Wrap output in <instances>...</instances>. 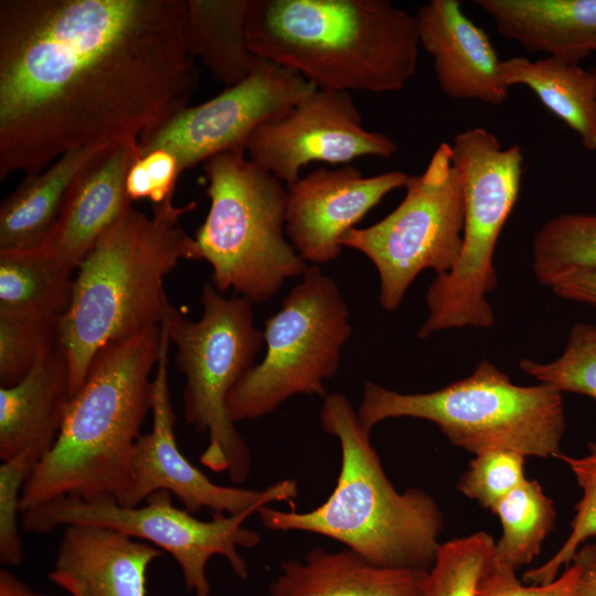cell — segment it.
<instances>
[{"mask_svg":"<svg viewBox=\"0 0 596 596\" xmlns=\"http://www.w3.org/2000/svg\"><path fill=\"white\" fill-rule=\"evenodd\" d=\"M578 570L571 563L554 581L524 585L515 570L494 553L477 589V596H577Z\"/></svg>","mask_w":596,"mask_h":596,"instance_id":"cell-36","label":"cell"},{"mask_svg":"<svg viewBox=\"0 0 596 596\" xmlns=\"http://www.w3.org/2000/svg\"><path fill=\"white\" fill-rule=\"evenodd\" d=\"M248 3L249 0H187L188 52L226 87L245 79L258 58L247 42Z\"/></svg>","mask_w":596,"mask_h":596,"instance_id":"cell-25","label":"cell"},{"mask_svg":"<svg viewBox=\"0 0 596 596\" xmlns=\"http://www.w3.org/2000/svg\"><path fill=\"white\" fill-rule=\"evenodd\" d=\"M594 77H595V82H596V68L592 72Z\"/></svg>","mask_w":596,"mask_h":596,"instance_id":"cell-40","label":"cell"},{"mask_svg":"<svg viewBox=\"0 0 596 596\" xmlns=\"http://www.w3.org/2000/svg\"><path fill=\"white\" fill-rule=\"evenodd\" d=\"M253 513H212L211 520L203 521L177 508L170 492L159 490L146 499L145 505L132 508L111 499L60 497L24 511L22 525L26 532L49 533L58 526L93 524L146 540L175 560L190 593L211 596L206 576L211 557H224L237 577H248L247 563L238 549H253L260 543L256 531L243 526Z\"/></svg>","mask_w":596,"mask_h":596,"instance_id":"cell-12","label":"cell"},{"mask_svg":"<svg viewBox=\"0 0 596 596\" xmlns=\"http://www.w3.org/2000/svg\"><path fill=\"white\" fill-rule=\"evenodd\" d=\"M358 415L370 432L389 418L414 417L434 423L473 455L508 449L542 459L561 453L566 426L561 392L543 383L517 385L488 360L429 393H398L366 381Z\"/></svg>","mask_w":596,"mask_h":596,"instance_id":"cell-6","label":"cell"},{"mask_svg":"<svg viewBox=\"0 0 596 596\" xmlns=\"http://www.w3.org/2000/svg\"><path fill=\"white\" fill-rule=\"evenodd\" d=\"M428 571L376 566L347 549H311L289 560L269 585L270 596H422Z\"/></svg>","mask_w":596,"mask_h":596,"instance_id":"cell-22","label":"cell"},{"mask_svg":"<svg viewBox=\"0 0 596 596\" xmlns=\"http://www.w3.org/2000/svg\"><path fill=\"white\" fill-rule=\"evenodd\" d=\"M246 34L259 58L318 88L391 93L416 74V17L389 0H249Z\"/></svg>","mask_w":596,"mask_h":596,"instance_id":"cell-2","label":"cell"},{"mask_svg":"<svg viewBox=\"0 0 596 596\" xmlns=\"http://www.w3.org/2000/svg\"><path fill=\"white\" fill-rule=\"evenodd\" d=\"M501 77L508 88L529 87L577 135L585 149L596 150V82L592 72L553 57L531 61L515 56L502 61Z\"/></svg>","mask_w":596,"mask_h":596,"instance_id":"cell-24","label":"cell"},{"mask_svg":"<svg viewBox=\"0 0 596 596\" xmlns=\"http://www.w3.org/2000/svg\"><path fill=\"white\" fill-rule=\"evenodd\" d=\"M58 319L0 310V387L21 381L41 353L58 339Z\"/></svg>","mask_w":596,"mask_h":596,"instance_id":"cell-32","label":"cell"},{"mask_svg":"<svg viewBox=\"0 0 596 596\" xmlns=\"http://www.w3.org/2000/svg\"><path fill=\"white\" fill-rule=\"evenodd\" d=\"M499 518L501 536L494 555L515 571L541 553L542 544L554 530L555 502L534 479H525L491 510Z\"/></svg>","mask_w":596,"mask_h":596,"instance_id":"cell-27","label":"cell"},{"mask_svg":"<svg viewBox=\"0 0 596 596\" xmlns=\"http://www.w3.org/2000/svg\"><path fill=\"white\" fill-rule=\"evenodd\" d=\"M396 142L362 126L350 92L316 88L284 117L263 124L251 137L249 160L287 185L312 161L349 164L361 157L391 158Z\"/></svg>","mask_w":596,"mask_h":596,"instance_id":"cell-15","label":"cell"},{"mask_svg":"<svg viewBox=\"0 0 596 596\" xmlns=\"http://www.w3.org/2000/svg\"><path fill=\"white\" fill-rule=\"evenodd\" d=\"M419 45L433 57L438 86L451 99L503 104L509 88L503 60L487 32L469 19L457 0H432L417 10Z\"/></svg>","mask_w":596,"mask_h":596,"instance_id":"cell-17","label":"cell"},{"mask_svg":"<svg viewBox=\"0 0 596 596\" xmlns=\"http://www.w3.org/2000/svg\"><path fill=\"white\" fill-rule=\"evenodd\" d=\"M187 0H1L0 181L139 140L188 106Z\"/></svg>","mask_w":596,"mask_h":596,"instance_id":"cell-1","label":"cell"},{"mask_svg":"<svg viewBox=\"0 0 596 596\" xmlns=\"http://www.w3.org/2000/svg\"><path fill=\"white\" fill-rule=\"evenodd\" d=\"M578 269H596V214L554 216L534 236V275L550 287Z\"/></svg>","mask_w":596,"mask_h":596,"instance_id":"cell-28","label":"cell"},{"mask_svg":"<svg viewBox=\"0 0 596 596\" xmlns=\"http://www.w3.org/2000/svg\"><path fill=\"white\" fill-rule=\"evenodd\" d=\"M73 272L41 248L0 253V310L62 317Z\"/></svg>","mask_w":596,"mask_h":596,"instance_id":"cell-26","label":"cell"},{"mask_svg":"<svg viewBox=\"0 0 596 596\" xmlns=\"http://www.w3.org/2000/svg\"><path fill=\"white\" fill-rule=\"evenodd\" d=\"M521 370L540 383L564 392L585 395L596 402V326L573 324L563 353L554 361H520Z\"/></svg>","mask_w":596,"mask_h":596,"instance_id":"cell-31","label":"cell"},{"mask_svg":"<svg viewBox=\"0 0 596 596\" xmlns=\"http://www.w3.org/2000/svg\"><path fill=\"white\" fill-rule=\"evenodd\" d=\"M405 189L390 214L349 230L340 241L372 262L380 277L379 301L387 311L398 309L422 272L449 273L462 247L464 191L451 145L441 142L425 170L409 175Z\"/></svg>","mask_w":596,"mask_h":596,"instance_id":"cell-11","label":"cell"},{"mask_svg":"<svg viewBox=\"0 0 596 596\" xmlns=\"http://www.w3.org/2000/svg\"><path fill=\"white\" fill-rule=\"evenodd\" d=\"M203 172L210 209L193 236V260L210 264L219 292L264 302L308 267L286 238L287 189L242 153L216 155Z\"/></svg>","mask_w":596,"mask_h":596,"instance_id":"cell-7","label":"cell"},{"mask_svg":"<svg viewBox=\"0 0 596 596\" xmlns=\"http://www.w3.org/2000/svg\"><path fill=\"white\" fill-rule=\"evenodd\" d=\"M203 313L189 320L172 305L167 313L175 365L185 377L184 419L209 443L200 462L226 472L235 483L251 472L252 455L226 412V398L241 376L254 365L265 344L254 322L253 304L241 296L223 297L209 283L202 292Z\"/></svg>","mask_w":596,"mask_h":596,"instance_id":"cell-9","label":"cell"},{"mask_svg":"<svg viewBox=\"0 0 596 596\" xmlns=\"http://www.w3.org/2000/svg\"><path fill=\"white\" fill-rule=\"evenodd\" d=\"M525 456L508 449L488 450L471 459L457 489L480 507L492 508L525 479Z\"/></svg>","mask_w":596,"mask_h":596,"instance_id":"cell-33","label":"cell"},{"mask_svg":"<svg viewBox=\"0 0 596 596\" xmlns=\"http://www.w3.org/2000/svg\"><path fill=\"white\" fill-rule=\"evenodd\" d=\"M571 563L578 570L577 596H596V542L582 545Z\"/></svg>","mask_w":596,"mask_h":596,"instance_id":"cell-38","label":"cell"},{"mask_svg":"<svg viewBox=\"0 0 596 596\" xmlns=\"http://www.w3.org/2000/svg\"><path fill=\"white\" fill-rule=\"evenodd\" d=\"M494 544L493 538L483 531L440 543L422 596H477Z\"/></svg>","mask_w":596,"mask_h":596,"instance_id":"cell-29","label":"cell"},{"mask_svg":"<svg viewBox=\"0 0 596 596\" xmlns=\"http://www.w3.org/2000/svg\"><path fill=\"white\" fill-rule=\"evenodd\" d=\"M195 206L169 199L152 215L131 207L77 267L70 307L57 321L71 396L100 350L163 322L171 307L166 277L181 259L193 260V237L179 221Z\"/></svg>","mask_w":596,"mask_h":596,"instance_id":"cell-3","label":"cell"},{"mask_svg":"<svg viewBox=\"0 0 596 596\" xmlns=\"http://www.w3.org/2000/svg\"><path fill=\"white\" fill-rule=\"evenodd\" d=\"M180 174L175 157L167 150L156 149L139 155L127 173V194L131 201L148 199L159 205L173 199Z\"/></svg>","mask_w":596,"mask_h":596,"instance_id":"cell-35","label":"cell"},{"mask_svg":"<svg viewBox=\"0 0 596 596\" xmlns=\"http://www.w3.org/2000/svg\"><path fill=\"white\" fill-rule=\"evenodd\" d=\"M497 32L529 53L579 64L596 52V0H477Z\"/></svg>","mask_w":596,"mask_h":596,"instance_id":"cell-21","label":"cell"},{"mask_svg":"<svg viewBox=\"0 0 596 596\" xmlns=\"http://www.w3.org/2000/svg\"><path fill=\"white\" fill-rule=\"evenodd\" d=\"M160 348L158 326L98 352L67 403L53 448L25 480L20 513L60 497L121 503L134 448L151 411L150 374Z\"/></svg>","mask_w":596,"mask_h":596,"instance_id":"cell-4","label":"cell"},{"mask_svg":"<svg viewBox=\"0 0 596 596\" xmlns=\"http://www.w3.org/2000/svg\"><path fill=\"white\" fill-rule=\"evenodd\" d=\"M587 448V454L581 457L562 451L555 457L574 475L582 498L574 507L575 514L566 540L546 562L524 573L525 583L538 585L554 581L561 568L571 564L576 551L589 539L596 538V441L588 443Z\"/></svg>","mask_w":596,"mask_h":596,"instance_id":"cell-30","label":"cell"},{"mask_svg":"<svg viewBox=\"0 0 596 596\" xmlns=\"http://www.w3.org/2000/svg\"><path fill=\"white\" fill-rule=\"evenodd\" d=\"M107 146L70 151L41 172L25 175L0 206V253L41 247L75 178Z\"/></svg>","mask_w":596,"mask_h":596,"instance_id":"cell-23","label":"cell"},{"mask_svg":"<svg viewBox=\"0 0 596 596\" xmlns=\"http://www.w3.org/2000/svg\"><path fill=\"white\" fill-rule=\"evenodd\" d=\"M139 155L138 140L111 143L96 155L75 178L39 248L76 270L100 236L131 209L126 178Z\"/></svg>","mask_w":596,"mask_h":596,"instance_id":"cell-18","label":"cell"},{"mask_svg":"<svg viewBox=\"0 0 596 596\" xmlns=\"http://www.w3.org/2000/svg\"><path fill=\"white\" fill-rule=\"evenodd\" d=\"M0 596H63L45 595L32 590L25 583L7 570L0 571Z\"/></svg>","mask_w":596,"mask_h":596,"instance_id":"cell-39","label":"cell"},{"mask_svg":"<svg viewBox=\"0 0 596 596\" xmlns=\"http://www.w3.org/2000/svg\"><path fill=\"white\" fill-rule=\"evenodd\" d=\"M157 546L105 526H65L50 581L72 596H147Z\"/></svg>","mask_w":596,"mask_h":596,"instance_id":"cell-19","label":"cell"},{"mask_svg":"<svg viewBox=\"0 0 596 596\" xmlns=\"http://www.w3.org/2000/svg\"><path fill=\"white\" fill-rule=\"evenodd\" d=\"M350 311L338 284L308 265L280 309L264 322L265 355L233 386L226 412L235 424L274 413L297 395L327 396L350 338Z\"/></svg>","mask_w":596,"mask_h":596,"instance_id":"cell-10","label":"cell"},{"mask_svg":"<svg viewBox=\"0 0 596 596\" xmlns=\"http://www.w3.org/2000/svg\"><path fill=\"white\" fill-rule=\"evenodd\" d=\"M400 170L364 177L351 164L323 167L287 185L286 234L310 265L328 264L342 253V236L390 192L405 188Z\"/></svg>","mask_w":596,"mask_h":596,"instance_id":"cell-16","label":"cell"},{"mask_svg":"<svg viewBox=\"0 0 596 596\" xmlns=\"http://www.w3.org/2000/svg\"><path fill=\"white\" fill-rule=\"evenodd\" d=\"M169 332L166 318L161 323V348L151 389L152 426L140 434L134 448L128 490L120 505L137 507L156 491L175 496L191 514L203 509L212 513L240 514L258 510L272 502H289L298 497V483L291 479L264 490L221 486L211 481L181 453L174 434L175 414L169 384ZM119 504V503H118Z\"/></svg>","mask_w":596,"mask_h":596,"instance_id":"cell-14","label":"cell"},{"mask_svg":"<svg viewBox=\"0 0 596 596\" xmlns=\"http://www.w3.org/2000/svg\"><path fill=\"white\" fill-rule=\"evenodd\" d=\"M554 295L596 307V269H578L558 278L550 286Z\"/></svg>","mask_w":596,"mask_h":596,"instance_id":"cell-37","label":"cell"},{"mask_svg":"<svg viewBox=\"0 0 596 596\" xmlns=\"http://www.w3.org/2000/svg\"><path fill=\"white\" fill-rule=\"evenodd\" d=\"M450 145L462 181V247L455 267L437 275L426 292L428 316L418 330L419 339L446 329L494 324L487 300L498 280L494 248L521 190V146L503 147L483 127L458 132Z\"/></svg>","mask_w":596,"mask_h":596,"instance_id":"cell-8","label":"cell"},{"mask_svg":"<svg viewBox=\"0 0 596 596\" xmlns=\"http://www.w3.org/2000/svg\"><path fill=\"white\" fill-rule=\"evenodd\" d=\"M316 88L299 73L258 57L245 79L202 104L184 107L141 136L139 153L167 150L181 173L223 152L244 155L263 124L284 117Z\"/></svg>","mask_w":596,"mask_h":596,"instance_id":"cell-13","label":"cell"},{"mask_svg":"<svg viewBox=\"0 0 596 596\" xmlns=\"http://www.w3.org/2000/svg\"><path fill=\"white\" fill-rule=\"evenodd\" d=\"M34 467L23 454L0 466V561L6 565L18 566L23 561L17 515L23 486Z\"/></svg>","mask_w":596,"mask_h":596,"instance_id":"cell-34","label":"cell"},{"mask_svg":"<svg viewBox=\"0 0 596 596\" xmlns=\"http://www.w3.org/2000/svg\"><path fill=\"white\" fill-rule=\"evenodd\" d=\"M320 424L340 444L333 491L306 512L265 505L257 512L260 523L272 531H302L336 540L376 566L428 571L444 529L437 502L419 488L395 489L371 444V432L345 395L323 398Z\"/></svg>","mask_w":596,"mask_h":596,"instance_id":"cell-5","label":"cell"},{"mask_svg":"<svg viewBox=\"0 0 596 596\" xmlns=\"http://www.w3.org/2000/svg\"><path fill=\"white\" fill-rule=\"evenodd\" d=\"M71 398L70 375L57 339L17 384L0 387V458L21 454L35 466L53 448Z\"/></svg>","mask_w":596,"mask_h":596,"instance_id":"cell-20","label":"cell"}]
</instances>
